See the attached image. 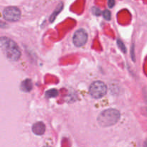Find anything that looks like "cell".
<instances>
[{
    "instance_id": "obj_1",
    "label": "cell",
    "mask_w": 147,
    "mask_h": 147,
    "mask_svg": "<svg viewBox=\"0 0 147 147\" xmlns=\"http://www.w3.org/2000/svg\"><path fill=\"white\" fill-rule=\"evenodd\" d=\"M0 47L9 60L17 61L21 56L20 47L17 43L10 38L1 37L0 38Z\"/></svg>"
},
{
    "instance_id": "obj_2",
    "label": "cell",
    "mask_w": 147,
    "mask_h": 147,
    "mask_svg": "<svg viewBox=\"0 0 147 147\" xmlns=\"http://www.w3.org/2000/svg\"><path fill=\"white\" fill-rule=\"evenodd\" d=\"M121 118L120 112L116 109H109L102 111L98 116V123L102 127H109L116 124Z\"/></svg>"
},
{
    "instance_id": "obj_3",
    "label": "cell",
    "mask_w": 147,
    "mask_h": 147,
    "mask_svg": "<svg viewBox=\"0 0 147 147\" xmlns=\"http://www.w3.org/2000/svg\"><path fill=\"white\" fill-rule=\"evenodd\" d=\"M106 92H107V87L106 84L103 82L99 80L92 83L89 88V93L93 98H101L106 95Z\"/></svg>"
},
{
    "instance_id": "obj_4",
    "label": "cell",
    "mask_w": 147,
    "mask_h": 147,
    "mask_svg": "<svg viewBox=\"0 0 147 147\" xmlns=\"http://www.w3.org/2000/svg\"><path fill=\"white\" fill-rule=\"evenodd\" d=\"M3 16L7 21L17 22L21 17V11L16 7H8L4 9Z\"/></svg>"
},
{
    "instance_id": "obj_5",
    "label": "cell",
    "mask_w": 147,
    "mask_h": 147,
    "mask_svg": "<svg viewBox=\"0 0 147 147\" xmlns=\"http://www.w3.org/2000/svg\"><path fill=\"white\" fill-rule=\"evenodd\" d=\"M88 40V34L83 29H79L74 33L73 37V42L76 47H82Z\"/></svg>"
},
{
    "instance_id": "obj_6",
    "label": "cell",
    "mask_w": 147,
    "mask_h": 147,
    "mask_svg": "<svg viewBox=\"0 0 147 147\" xmlns=\"http://www.w3.org/2000/svg\"><path fill=\"white\" fill-rule=\"evenodd\" d=\"M32 130L35 135L41 136L45 131V126L42 122H37L34 124H33Z\"/></svg>"
},
{
    "instance_id": "obj_7",
    "label": "cell",
    "mask_w": 147,
    "mask_h": 147,
    "mask_svg": "<svg viewBox=\"0 0 147 147\" xmlns=\"http://www.w3.org/2000/svg\"><path fill=\"white\" fill-rule=\"evenodd\" d=\"M22 90L24 92H30L32 89V83L30 79H26L21 83Z\"/></svg>"
},
{
    "instance_id": "obj_8",
    "label": "cell",
    "mask_w": 147,
    "mask_h": 147,
    "mask_svg": "<svg viewBox=\"0 0 147 147\" xmlns=\"http://www.w3.org/2000/svg\"><path fill=\"white\" fill-rule=\"evenodd\" d=\"M63 3H60V4H59L58 6L57 7V8L55 9V10L54 11V12L52 14V15L50 16V21L51 22H53V21L55 20V19L56 18V17H57V14H59V13L61 11V10L63 9Z\"/></svg>"
},
{
    "instance_id": "obj_9",
    "label": "cell",
    "mask_w": 147,
    "mask_h": 147,
    "mask_svg": "<svg viewBox=\"0 0 147 147\" xmlns=\"http://www.w3.org/2000/svg\"><path fill=\"white\" fill-rule=\"evenodd\" d=\"M58 96V91L56 89H51V90H47L45 93V96L48 98H55Z\"/></svg>"
},
{
    "instance_id": "obj_10",
    "label": "cell",
    "mask_w": 147,
    "mask_h": 147,
    "mask_svg": "<svg viewBox=\"0 0 147 147\" xmlns=\"http://www.w3.org/2000/svg\"><path fill=\"white\" fill-rule=\"evenodd\" d=\"M117 44H118V46H119V48L121 50V51L123 52V53H126V46L124 45V44H123V42L120 40H117Z\"/></svg>"
},
{
    "instance_id": "obj_11",
    "label": "cell",
    "mask_w": 147,
    "mask_h": 147,
    "mask_svg": "<svg viewBox=\"0 0 147 147\" xmlns=\"http://www.w3.org/2000/svg\"><path fill=\"white\" fill-rule=\"evenodd\" d=\"M103 16L106 20H110L111 17L110 11H109V10H105V11L103 12Z\"/></svg>"
},
{
    "instance_id": "obj_12",
    "label": "cell",
    "mask_w": 147,
    "mask_h": 147,
    "mask_svg": "<svg viewBox=\"0 0 147 147\" xmlns=\"http://www.w3.org/2000/svg\"><path fill=\"white\" fill-rule=\"evenodd\" d=\"M92 12L96 16H100L102 13L101 11L98 8H96V7H93V9H92Z\"/></svg>"
},
{
    "instance_id": "obj_13",
    "label": "cell",
    "mask_w": 147,
    "mask_h": 147,
    "mask_svg": "<svg viewBox=\"0 0 147 147\" xmlns=\"http://www.w3.org/2000/svg\"><path fill=\"white\" fill-rule=\"evenodd\" d=\"M108 5L109 8H112L115 5V0H109L108 1Z\"/></svg>"
},
{
    "instance_id": "obj_14",
    "label": "cell",
    "mask_w": 147,
    "mask_h": 147,
    "mask_svg": "<svg viewBox=\"0 0 147 147\" xmlns=\"http://www.w3.org/2000/svg\"><path fill=\"white\" fill-rule=\"evenodd\" d=\"M131 57H132V60L134 61H135V56H134V45H132L131 47Z\"/></svg>"
},
{
    "instance_id": "obj_15",
    "label": "cell",
    "mask_w": 147,
    "mask_h": 147,
    "mask_svg": "<svg viewBox=\"0 0 147 147\" xmlns=\"http://www.w3.org/2000/svg\"><path fill=\"white\" fill-rule=\"evenodd\" d=\"M2 26H6V24L5 23H3V22H0V27H3Z\"/></svg>"
},
{
    "instance_id": "obj_16",
    "label": "cell",
    "mask_w": 147,
    "mask_h": 147,
    "mask_svg": "<svg viewBox=\"0 0 147 147\" xmlns=\"http://www.w3.org/2000/svg\"><path fill=\"white\" fill-rule=\"evenodd\" d=\"M144 146H147V139H146V142H145V143H144Z\"/></svg>"
}]
</instances>
